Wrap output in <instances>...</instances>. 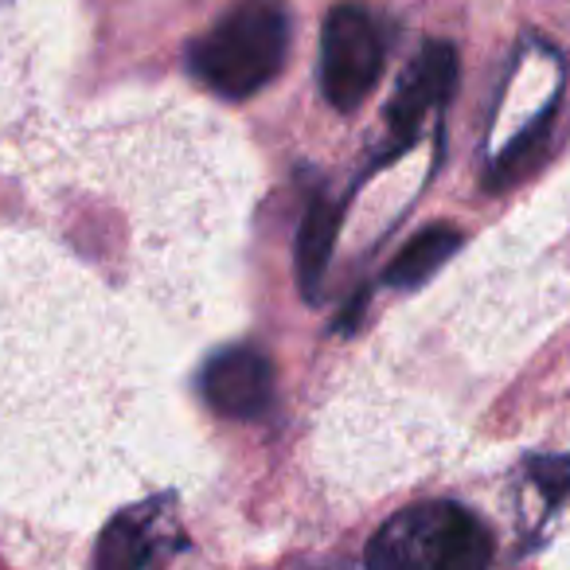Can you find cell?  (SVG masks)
Returning a JSON list of instances; mask_svg holds the SVG:
<instances>
[{
  "instance_id": "6da1fadb",
  "label": "cell",
  "mask_w": 570,
  "mask_h": 570,
  "mask_svg": "<svg viewBox=\"0 0 570 570\" xmlns=\"http://www.w3.org/2000/svg\"><path fill=\"white\" fill-rule=\"evenodd\" d=\"M289 56V12L282 0H238L188 48V67L207 90L250 98L282 75Z\"/></svg>"
},
{
  "instance_id": "7a4b0ae2",
  "label": "cell",
  "mask_w": 570,
  "mask_h": 570,
  "mask_svg": "<svg viewBox=\"0 0 570 570\" xmlns=\"http://www.w3.org/2000/svg\"><path fill=\"white\" fill-rule=\"evenodd\" d=\"M367 562L380 570H481L492 562V535L461 504H414L383 523Z\"/></svg>"
},
{
  "instance_id": "3957f363",
  "label": "cell",
  "mask_w": 570,
  "mask_h": 570,
  "mask_svg": "<svg viewBox=\"0 0 570 570\" xmlns=\"http://www.w3.org/2000/svg\"><path fill=\"white\" fill-rule=\"evenodd\" d=\"M387 43L364 4H336L321 32V90L336 110L352 114L380 87Z\"/></svg>"
},
{
  "instance_id": "277c9868",
  "label": "cell",
  "mask_w": 570,
  "mask_h": 570,
  "mask_svg": "<svg viewBox=\"0 0 570 570\" xmlns=\"http://www.w3.org/2000/svg\"><path fill=\"white\" fill-rule=\"evenodd\" d=\"M199 391L223 419H258L274 403V364L250 344H235L207 360Z\"/></svg>"
},
{
  "instance_id": "5b68a950",
  "label": "cell",
  "mask_w": 570,
  "mask_h": 570,
  "mask_svg": "<svg viewBox=\"0 0 570 570\" xmlns=\"http://www.w3.org/2000/svg\"><path fill=\"white\" fill-rule=\"evenodd\" d=\"M458 87V48L445 40H430L403 75L395 98L387 106V126L395 134V153L411 149L419 126L434 106H442Z\"/></svg>"
},
{
  "instance_id": "8992f818",
  "label": "cell",
  "mask_w": 570,
  "mask_h": 570,
  "mask_svg": "<svg viewBox=\"0 0 570 570\" xmlns=\"http://www.w3.org/2000/svg\"><path fill=\"white\" fill-rule=\"evenodd\" d=\"M461 243H465V235H461L453 223H430V227H422L419 235L399 250V258L387 266L383 282L395 285V289H414V285H422L426 277H434L438 269L461 250Z\"/></svg>"
},
{
  "instance_id": "52a82bcc",
  "label": "cell",
  "mask_w": 570,
  "mask_h": 570,
  "mask_svg": "<svg viewBox=\"0 0 570 570\" xmlns=\"http://www.w3.org/2000/svg\"><path fill=\"white\" fill-rule=\"evenodd\" d=\"M341 215V204H333L325 196L313 199L309 212H305L302 230H297V282H302L305 297H317L321 277H325L328 258H333Z\"/></svg>"
},
{
  "instance_id": "ba28073f",
  "label": "cell",
  "mask_w": 570,
  "mask_h": 570,
  "mask_svg": "<svg viewBox=\"0 0 570 570\" xmlns=\"http://www.w3.org/2000/svg\"><path fill=\"white\" fill-rule=\"evenodd\" d=\"M554 118H559V95H554L551 102H547V110L539 114V118L531 121V126L523 129L497 160H492V173H489V180H484V188L489 191L508 188V184L523 180L535 165H543V145H547V137H551Z\"/></svg>"
},
{
  "instance_id": "9c48e42d",
  "label": "cell",
  "mask_w": 570,
  "mask_h": 570,
  "mask_svg": "<svg viewBox=\"0 0 570 570\" xmlns=\"http://www.w3.org/2000/svg\"><path fill=\"white\" fill-rule=\"evenodd\" d=\"M98 567L126 570V567H149L157 559V531L141 520V515H118L106 528L102 543H98Z\"/></svg>"
},
{
  "instance_id": "30bf717a",
  "label": "cell",
  "mask_w": 570,
  "mask_h": 570,
  "mask_svg": "<svg viewBox=\"0 0 570 570\" xmlns=\"http://www.w3.org/2000/svg\"><path fill=\"white\" fill-rule=\"evenodd\" d=\"M528 473L547 504H562L570 497V458H531Z\"/></svg>"
}]
</instances>
